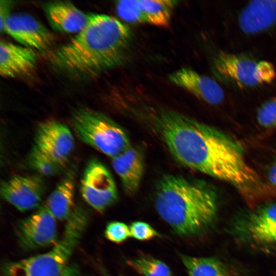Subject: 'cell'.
I'll return each instance as SVG.
<instances>
[{
  "instance_id": "obj_8",
  "label": "cell",
  "mask_w": 276,
  "mask_h": 276,
  "mask_svg": "<svg viewBox=\"0 0 276 276\" xmlns=\"http://www.w3.org/2000/svg\"><path fill=\"white\" fill-rule=\"evenodd\" d=\"M80 190L84 200L99 213L104 212L118 198L111 174L102 163L95 158L90 159L86 165Z\"/></svg>"
},
{
  "instance_id": "obj_10",
  "label": "cell",
  "mask_w": 276,
  "mask_h": 276,
  "mask_svg": "<svg viewBox=\"0 0 276 276\" xmlns=\"http://www.w3.org/2000/svg\"><path fill=\"white\" fill-rule=\"evenodd\" d=\"M33 145L64 166L74 150L75 140L66 125L50 120L37 126Z\"/></svg>"
},
{
  "instance_id": "obj_14",
  "label": "cell",
  "mask_w": 276,
  "mask_h": 276,
  "mask_svg": "<svg viewBox=\"0 0 276 276\" xmlns=\"http://www.w3.org/2000/svg\"><path fill=\"white\" fill-rule=\"evenodd\" d=\"M238 24L246 34H257L276 28V1H251L240 11Z\"/></svg>"
},
{
  "instance_id": "obj_20",
  "label": "cell",
  "mask_w": 276,
  "mask_h": 276,
  "mask_svg": "<svg viewBox=\"0 0 276 276\" xmlns=\"http://www.w3.org/2000/svg\"><path fill=\"white\" fill-rule=\"evenodd\" d=\"M181 259L189 276H229L223 264L216 258L182 255Z\"/></svg>"
},
{
  "instance_id": "obj_15",
  "label": "cell",
  "mask_w": 276,
  "mask_h": 276,
  "mask_svg": "<svg viewBox=\"0 0 276 276\" xmlns=\"http://www.w3.org/2000/svg\"><path fill=\"white\" fill-rule=\"evenodd\" d=\"M37 61L35 50L14 43H0V74L5 78H15L30 74Z\"/></svg>"
},
{
  "instance_id": "obj_26",
  "label": "cell",
  "mask_w": 276,
  "mask_h": 276,
  "mask_svg": "<svg viewBox=\"0 0 276 276\" xmlns=\"http://www.w3.org/2000/svg\"><path fill=\"white\" fill-rule=\"evenodd\" d=\"M129 228L131 237L140 241L149 240L158 235L150 225L142 221L132 222Z\"/></svg>"
},
{
  "instance_id": "obj_16",
  "label": "cell",
  "mask_w": 276,
  "mask_h": 276,
  "mask_svg": "<svg viewBox=\"0 0 276 276\" xmlns=\"http://www.w3.org/2000/svg\"><path fill=\"white\" fill-rule=\"evenodd\" d=\"M111 165L121 179L125 192L130 195L135 194L139 189L144 170L141 151L131 146L112 158Z\"/></svg>"
},
{
  "instance_id": "obj_13",
  "label": "cell",
  "mask_w": 276,
  "mask_h": 276,
  "mask_svg": "<svg viewBox=\"0 0 276 276\" xmlns=\"http://www.w3.org/2000/svg\"><path fill=\"white\" fill-rule=\"evenodd\" d=\"M169 79L172 83L208 104L218 105L224 100V92L217 82L190 68L175 71L169 75Z\"/></svg>"
},
{
  "instance_id": "obj_3",
  "label": "cell",
  "mask_w": 276,
  "mask_h": 276,
  "mask_svg": "<svg viewBox=\"0 0 276 276\" xmlns=\"http://www.w3.org/2000/svg\"><path fill=\"white\" fill-rule=\"evenodd\" d=\"M154 205L160 217L182 236L204 233L212 226L218 213L217 195L211 185L176 174L160 178Z\"/></svg>"
},
{
  "instance_id": "obj_29",
  "label": "cell",
  "mask_w": 276,
  "mask_h": 276,
  "mask_svg": "<svg viewBox=\"0 0 276 276\" xmlns=\"http://www.w3.org/2000/svg\"><path fill=\"white\" fill-rule=\"evenodd\" d=\"M62 276H81L78 266L74 264L68 266Z\"/></svg>"
},
{
  "instance_id": "obj_22",
  "label": "cell",
  "mask_w": 276,
  "mask_h": 276,
  "mask_svg": "<svg viewBox=\"0 0 276 276\" xmlns=\"http://www.w3.org/2000/svg\"><path fill=\"white\" fill-rule=\"evenodd\" d=\"M127 263L139 273L144 276H172L169 267L155 258L143 256L127 260Z\"/></svg>"
},
{
  "instance_id": "obj_30",
  "label": "cell",
  "mask_w": 276,
  "mask_h": 276,
  "mask_svg": "<svg viewBox=\"0 0 276 276\" xmlns=\"http://www.w3.org/2000/svg\"><path fill=\"white\" fill-rule=\"evenodd\" d=\"M120 276H123V275H120Z\"/></svg>"
},
{
  "instance_id": "obj_5",
  "label": "cell",
  "mask_w": 276,
  "mask_h": 276,
  "mask_svg": "<svg viewBox=\"0 0 276 276\" xmlns=\"http://www.w3.org/2000/svg\"><path fill=\"white\" fill-rule=\"evenodd\" d=\"M211 71L224 83L240 88H254L273 82L276 78L273 64L249 55L217 50L213 55Z\"/></svg>"
},
{
  "instance_id": "obj_28",
  "label": "cell",
  "mask_w": 276,
  "mask_h": 276,
  "mask_svg": "<svg viewBox=\"0 0 276 276\" xmlns=\"http://www.w3.org/2000/svg\"><path fill=\"white\" fill-rule=\"evenodd\" d=\"M266 175L270 183L276 187V156L267 166Z\"/></svg>"
},
{
  "instance_id": "obj_19",
  "label": "cell",
  "mask_w": 276,
  "mask_h": 276,
  "mask_svg": "<svg viewBox=\"0 0 276 276\" xmlns=\"http://www.w3.org/2000/svg\"><path fill=\"white\" fill-rule=\"evenodd\" d=\"M146 24L167 27L177 2L171 0H138Z\"/></svg>"
},
{
  "instance_id": "obj_11",
  "label": "cell",
  "mask_w": 276,
  "mask_h": 276,
  "mask_svg": "<svg viewBox=\"0 0 276 276\" xmlns=\"http://www.w3.org/2000/svg\"><path fill=\"white\" fill-rule=\"evenodd\" d=\"M45 183L38 174L16 175L1 185V194L20 212L39 208L45 192Z\"/></svg>"
},
{
  "instance_id": "obj_4",
  "label": "cell",
  "mask_w": 276,
  "mask_h": 276,
  "mask_svg": "<svg viewBox=\"0 0 276 276\" xmlns=\"http://www.w3.org/2000/svg\"><path fill=\"white\" fill-rule=\"evenodd\" d=\"M87 222L86 212L81 208H75L66 220L61 237L50 250L5 263L4 276H62Z\"/></svg>"
},
{
  "instance_id": "obj_1",
  "label": "cell",
  "mask_w": 276,
  "mask_h": 276,
  "mask_svg": "<svg viewBox=\"0 0 276 276\" xmlns=\"http://www.w3.org/2000/svg\"><path fill=\"white\" fill-rule=\"evenodd\" d=\"M152 120L169 151L181 164L233 185L249 203L265 194L261 177L247 162L241 144L232 137L171 110L157 111Z\"/></svg>"
},
{
  "instance_id": "obj_17",
  "label": "cell",
  "mask_w": 276,
  "mask_h": 276,
  "mask_svg": "<svg viewBox=\"0 0 276 276\" xmlns=\"http://www.w3.org/2000/svg\"><path fill=\"white\" fill-rule=\"evenodd\" d=\"M44 10L51 25L62 32L77 34L88 22V14L69 2L49 3L45 5Z\"/></svg>"
},
{
  "instance_id": "obj_9",
  "label": "cell",
  "mask_w": 276,
  "mask_h": 276,
  "mask_svg": "<svg viewBox=\"0 0 276 276\" xmlns=\"http://www.w3.org/2000/svg\"><path fill=\"white\" fill-rule=\"evenodd\" d=\"M56 220L43 205L19 221L16 225V234L20 246L31 250L55 244L57 242Z\"/></svg>"
},
{
  "instance_id": "obj_27",
  "label": "cell",
  "mask_w": 276,
  "mask_h": 276,
  "mask_svg": "<svg viewBox=\"0 0 276 276\" xmlns=\"http://www.w3.org/2000/svg\"><path fill=\"white\" fill-rule=\"evenodd\" d=\"M12 4L7 1H0V30L2 33L5 20L11 14L10 9Z\"/></svg>"
},
{
  "instance_id": "obj_18",
  "label": "cell",
  "mask_w": 276,
  "mask_h": 276,
  "mask_svg": "<svg viewBox=\"0 0 276 276\" xmlns=\"http://www.w3.org/2000/svg\"><path fill=\"white\" fill-rule=\"evenodd\" d=\"M75 177L74 171L68 172L47 198L45 205L56 219L66 221L75 209Z\"/></svg>"
},
{
  "instance_id": "obj_2",
  "label": "cell",
  "mask_w": 276,
  "mask_h": 276,
  "mask_svg": "<svg viewBox=\"0 0 276 276\" xmlns=\"http://www.w3.org/2000/svg\"><path fill=\"white\" fill-rule=\"evenodd\" d=\"M132 38L130 29L117 18L90 13L83 29L55 52L53 61L69 73L94 76L122 64Z\"/></svg>"
},
{
  "instance_id": "obj_12",
  "label": "cell",
  "mask_w": 276,
  "mask_h": 276,
  "mask_svg": "<svg viewBox=\"0 0 276 276\" xmlns=\"http://www.w3.org/2000/svg\"><path fill=\"white\" fill-rule=\"evenodd\" d=\"M3 31L21 45L34 50H45L54 41L51 32L34 17L25 13H11L5 20Z\"/></svg>"
},
{
  "instance_id": "obj_6",
  "label": "cell",
  "mask_w": 276,
  "mask_h": 276,
  "mask_svg": "<svg viewBox=\"0 0 276 276\" xmlns=\"http://www.w3.org/2000/svg\"><path fill=\"white\" fill-rule=\"evenodd\" d=\"M72 124L76 135L81 141L111 158L131 147L124 128L100 112L79 109L73 115Z\"/></svg>"
},
{
  "instance_id": "obj_21",
  "label": "cell",
  "mask_w": 276,
  "mask_h": 276,
  "mask_svg": "<svg viewBox=\"0 0 276 276\" xmlns=\"http://www.w3.org/2000/svg\"><path fill=\"white\" fill-rule=\"evenodd\" d=\"M27 159L30 167L41 176L55 175L64 167L34 145L29 153Z\"/></svg>"
},
{
  "instance_id": "obj_25",
  "label": "cell",
  "mask_w": 276,
  "mask_h": 276,
  "mask_svg": "<svg viewBox=\"0 0 276 276\" xmlns=\"http://www.w3.org/2000/svg\"><path fill=\"white\" fill-rule=\"evenodd\" d=\"M105 237L109 241L120 244L131 237L130 228L125 223L120 221H112L106 225Z\"/></svg>"
},
{
  "instance_id": "obj_24",
  "label": "cell",
  "mask_w": 276,
  "mask_h": 276,
  "mask_svg": "<svg viewBox=\"0 0 276 276\" xmlns=\"http://www.w3.org/2000/svg\"><path fill=\"white\" fill-rule=\"evenodd\" d=\"M256 118L259 124L262 127L276 129V98L264 102L258 108Z\"/></svg>"
},
{
  "instance_id": "obj_7",
  "label": "cell",
  "mask_w": 276,
  "mask_h": 276,
  "mask_svg": "<svg viewBox=\"0 0 276 276\" xmlns=\"http://www.w3.org/2000/svg\"><path fill=\"white\" fill-rule=\"evenodd\" d=\"M231 230L237 240L250 245H276V201L256 206L236 219Z\"/></svg>"
},
{
  "instance_id": "obj_23",
  "label": "cell",
  "mask_w": 276,
  "mask_h": 276,
  "mask_svg": "<svg viewBox=\"0 0 276 276\" xmlns=\"http://www.w3.org/2000/svg\"><path fill=\"white\" fill-rule=\"evenodd\" d=\"M118 15L122 20L130 23H146L138 0H122L117 2Z\"/></svg>"
}]
</instances>
